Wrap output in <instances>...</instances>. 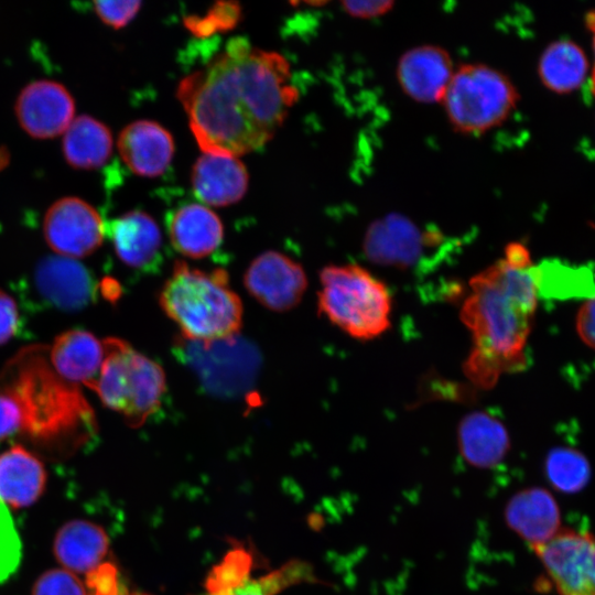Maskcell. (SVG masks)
I'll list each match as a JSON object with an SVG mask.
<instances>
[{
  "label": "cell",
  "instance_id": "obj_3",
  "mask_svg": "<svg viewBox=\"0 0 595 595\" xmlns=\"http://www.w3.org/2000/svg\"><path fill=\"white\" fill-rule=\"evenodd\" d=\"M0 392L18 407L19 433L44 456L66 458L97 433L94 410L78 386L54 370L47 346L24 347L8 360Z\"/></svg>",
  "mask_w": 595,
  "mask_h": 595
},
{
  "label": "cell",
  "instance_id": "obj_15",
  "mask_svg": "<svg viewBox=\"0 0 595 595\" xmlns=\"http://www.w3.org/2000/svg\"><path fill=\"white\" fill-rule=\"evenodd\" d=\"M425 240L412 221L392 214L370 225L363 248L369 261L404 269L420 258Z\"/></svg>",
  "mask_w": 595,
  "mask_h": 595
},
{
  "label": "cell",
  "instance_id": "obj_26",
  "mask_svg": "<svg viewBox=\"0 0 595 595\" xmlns=\"http://www.w3.org/2000/svg\"><path fill=\"white\" fill-rule=\"evenodd\" d=\"M545 472L553 487L566 494L581 491L591 477L586 457L577 450L569 447H556L549 452Z\"/></svg>",
  "mask_w": 595,
  "mask_h": 595
},
{
  "label": "cell",
  "instance_id": "obj_14",
  "mask_svg": "<svg viewBox=\"0 0 595 595\" xmlns=\"http://www.w3.org/2000/svg\"><path fill=\"white\" fill-rule=\"evenodd\" d=\"M125 164L137 175L154 177L170 165L174 140L161 125L137 120L123 128L117 141Z\"/></svg>",
  "mask_w": 595,
  "mask_h": 595
},
{
  "label": "cell",
  "instance_id": "obj_35",
  "mask_svg": "<svg viewBox=\"0 0 595 595\" xmlns=\"http://www.w3.org/2000/svg\"><path fill=\"white\" fill-rule=\"evenodd\" d=\"M20 413L14 401L0 392V442L20 432Z\"/></svg>",
  "mask_w": 595,
  "mask_h": 595
},
{
  "label": "cell",
  "instance_id": "obj_37",
  "mask_svg": "<svg viewBox=\"0 0 595 595\" xmlns=\"http://www.w3.org/2000/svg\"><path fill=\"white\" fill-rule=\"evenodd\" d=\"M576 331L584 344L595 349V298L581 306L576 315Z\"/></svg>",
  "mask_w": 595,
  "mask_h": 595
},
{
  "label": "cell",
  "instance_id": "obj_2",
  "mask_svg": "<svg viewBox=\"0 0 595 595\" xmlns=\"http://www.w3.org/2000/svg\"><path fill=\"white\" fill-rule=\"evenodd\" d=\"M469 289L459 313L473 340L464 370L476 386L490 388L526 365L539 288L532 264L504 258L475 274Z\"/></svg>",
  "mask_w": 595,
  "mask_h": 595
},
{
  "label": "cell",
  "instance_id": "obj_1",
  "mask_svg": "<svg viewBox=\"0 0 595 595\" xmlns=\"http://www.w3.org/2000/svg\"><path fill=\"white\" fill-rule=\"evenodd\" d=\"M176 96L204 153L237 158L273 137L299 91L281 54L234 37L180 82Z\"/></svg>",
  "mask_w": 595,
  "mask_h": 595
},
{
  "label": "cell",
  "instance_id": "obj_25",
  "mask_svg": "<svg viewBox=\"0 0 595 595\" xmlns=\"http://www.w3.org/2000/svg\"><path fill=\"white\" fill-rule=\"evenodd\" d=\"M588 72V61L575 43L561 40L550 44L541 54L538 73L544 86L564 94L578 88Z\"/></svg>",
  "mask_w": 595,
  "mask_h": 595
},
{
  "label": "cell",
  "instance_id": "obj_27",
  "mask_svg": "<svg viewBox=\"0 0 595 595\" xmlns=\"http://www.w3.org/2000/svg\"><path fill=\"white\" fill-rule=\"evenodd\" d=\"M253 558L242 545H235L208 574V595H231L251 578Z\"/></svg>",
  "mask_w": 595,
  "mask_h": 595
},
{
  "label": "cell",
  "instance_id": "obj_4",
  "mask_svg": "<svg viewBox=\"0 0 595 595\" xmlns=\"http://www.w3.org/2000/svg\"><path fill=\"white\" fill-rule=\"evenodd\" d=\"M159 302L187 340H224L235 337L241 327L242 304L223 269L204 271L176 262Z\"/></svg>",
  "mask_w": 595,
  "mask_h": 595
},
{
  "label": "cell",
  "instance_id": "obj_34",
  "mask_svg": "<svg viewBox=\"0 0 595 595\" xmlns=\"http://www.w3.org/2000/svg\"><path fill=\"white\" fill-rule=\"evenodd\" d=\"M19 309L14 299L0 290V345L9 342L18 332Z\"/></svg>",
  "mask_w": 595,
  "mask_h": 595
},
{
  "label": "cell",
  "instance_id": "obj_12",
  "mask_svg": "<svg viewBox=\"0 0 595 595\" xmlns=\"http://www.w3.org/2000/svg\"><path fill=\"white\" fill-rule=\"evenodd\" d=\"M454 72L447 51L437 45H419L400 57L397 78L407 96L430 104L442 101Z\"/></svg>",
  "mask_w": 595,
  "mask_h": 595
},
{
  "label": "cell",
  "instance_id": "obj_31",
  "mask_svg": "<svg viewBox=\"0 0 595 595\" xmlns=\"http://www.w3.org/2000/svg\"><path fill=\"white\" fill-rule=\"evenodd\" d=\"M31 595H87V592L75 573L52 569L37 577Z\"/></svg>",
  "mask_w": 595,
  "mask_h": 595
},
{
  "label": "cell",
  "instance_id": "obj_33",
  "mask_svg": "<svg viewBox=\"0 0 595 595\" xmlns=\"http://www.w3.org/2000/svg\"><path fill=\"white\" fill-rule=\"evenodd\" d=\"M140 1H96L94 10L98 18L113 29L126 26L138 13Z\"/></svg>",
  "mask_w": 595,
  "mask_h": 595
},
{
  "label": "cell",
  "instance_id": "obj_23",
  "mask_svg": "<svg viewBox=\"0 0 595 595\" xmlns=\"http://www.w3.org/2000/svg\"><path fill=\"white\" fill-rule=\"evenodd\" d=\"M109 547L106 531L84 519L64 523L55 534L53 551L65 570L89 573L102 563Z\"/></svg>",
  "mask_w": 595,
  "mask_h": 595
},
{
  "label": "cell",
  "instance_id": "obj_36",
  "mask_svg": "<svg viewBox=\"0 0 595 595\" xmlns=\"http://www.w3.org/2000/svg\"><path fill=\"white\" fill-rule=\"evenodd\" d=\"M392 1H343L342 6L346 13L353 18L371 19L383 15L393 7Z\"/></svg>",
  "mask_w": 595,
  "mask_h": 595
},
{
  "label": "cell",
  "instance_id": "obj_17",
  "mask_svg": "<svg viewBox=\"0 0 595 595\" xmlns=\"http://www.w3.org/2000/svg\"><path fill=\"white\" fill-rule=\"evenodd\" d=\"M118 258L128 267L150 270L160 259L162 236L155 220L142 210H130L105 226Z\"/></svg>",
  "mask_w": 595,
  "mask_h": 595
},
{
  "label": "cell",
  "instance_id": "obj_19",
  "mask_svg": "<svg viewBox=\"0 0 595 595\" xmlns=\"http://www.w3.org/2000/svg\"><path fill=\"white\" fill-rule=\"evenodd\" d=\"M48 358L64 380L89 387L100 371L104 345L88 331L69 329L55 337Z\"/></svg>",
  "mask_w": 595,
  "mask_h": 595
},
{
  "label": "cell",
  "instance_id": "obj_20",
  "mask_svg": "<svg viewBox=\"0 0 595 595\" xmlns=\"http://www.w3.org/2000/svg\"><path fill=\"white\" fill-rule=\"evenodd\" d=\"M458 450L472 466L491 468L506 457L510 437L504 423L490 413L474 411L458 424Z\"/></svg>",
  "mask_w": 595,
  "mask_h": 595
},
{
  "label": "cell",
  "instance_id": "obj_5",
  "mask_svg": "<svg viewBox=\"0 0 595 595\" xmlns=\"http://www.w3.org/2000/svg\"><path fill=\"white\" fill-rule=\"evenodd\" d=\"M320 281L318 310L339 329L368 340L389 328L391 294L366 268L356 263L326 266Z\"/></svg>",
  "mask_w": 595,
  "mask_h": 595
},
{
  "label": "cell",
  "instance_id": "obj_11",
  "mask_svg": "<svg viewBox=\"0 0 595 595\" xmlns=\"http://www.w3.org/2000/svg\"><path fill=\"white\" fill-rule=\"evenodd\" d=\"M244 282L259 303L278 312L296 306L307 286L303 268L277 251L257 257L248 267Z\"/></svg>",
  "mask_w": 595,
  "mask_h": 595
},
{
  "label": "cell",
  "instance_id": "obj_22",
  "mask_svg": "<svg viewBox=\"0 0 595 595\" xmlns=\"http://www.w3.org/2000/svg\"><path fill=\"white\" fill-rule=\"evenodd\" d=\"M46 472L41 459L22 445L0 454V499L11 508L34 504L43 494Z\"/></svg>",
  "mask_w": 595,
  "mask_h": 595
},
{
  "label": "cell",
  "instance_id": "obj_18",
  "mask_svg": "<svg viewBox=\"0 0 595 595\" xmlns=\"http://www.w3.org/2000/svg\"><path fill=\"white\" fill-rule=\"evenodd\" d=\"M246 166L236 158L203 153L194 163L191 174L196 197L210 206L237 203L248 187Z\"/></svg>",
  "mask_w": 595,
  "mask_h": 595
},
{
  "label": "cell",
  "instance_id": "obj_29",
  "mask_svg": "<svg viewBox=\"0 0 595 595\" xmlns=\"http://www.w3.org/2000/svg\"><path fill=\"white\" fill-rule=\"evenodd\" d=\"M241 17V8L235 1L216 2L204 17L192 15L185 19V26L196 36H208L215 32L235 28Z\"/></svg>",
  "mask_w": 595,
  "mask_h": 595
},
{
  "label": "cell",
  "instance_id": "obj_16",
  "mask_svg": "<svg viewBox=\"0 0 595 595\" xmlns=\"http://www.w3.org/2000/svg\"><path fill=\"white\" fill-rule=\"evenodd\" d=\"M505 520L531 548L545 543L561 530L559 506L554 497L541 487L515 494L505 507Z\"/></svg>",
  "mask_w": 595,
  "mask_h": 595
},
{
  "label": "cell",
  "instance_id": "obj_28",
  "mask_svg": "<svg viewBox=\"0 0 595 595\" xmlns=\"http://www.w3.org/2000/svg\"><path fill=\"white\" fill-rule=\"evenodd\" d=\"M307 572L304 564L291 562L263 576L250 578L231 595H277L294 583L305 580Z\"/></svg>",
  "mask_w": 595,
  "mask_h": 595
},
{
  "label": "cell",
  "instance_id": "obj_6",
  "mask_svg": "<svg viewBox=\"0 0 595 595\" xmlns=\"http://www.w3.org/2000/svg\"><path fill=\"white\" fill-rule=\"evenodd\" d=\"M102 345L100 371L88 388L130 426H140L161 404L166 388L164 371L120 338L107 337Z\"/></svg>",
  "mask_w": 595,
  "mask_h": 595
},
{
  "label": "cell",
  "instance_id": "obj_7",
  "mask_svg": "<svg viewBox=\"0 0 595 595\" xmlns=\"http://www.w3.org/2000/svg\"><path fill=\"white\" fill-rule=\"evenodd\" d=\"M518 99L516 87L504 73L470 63L455 69L441 102L456 131L476 136L502 123Z\"/></svg>",
  "mask_w": 595,
  "mask_h": 595
},
{
  "label": "cell",
  "instance_id": "obj_9",
  "mask_svg": "<svg viewBox=\"0 0 595 595\" xmlns=\"http://www.w3.org/2000/svg\"><path fill=\"white\" fill-rule=\"evenodd\" d=\"M43 234L46 244L57 256L78 259L100 247L105 224L90 204L67 196L54 202L46 210Z\"/></svg>",
  "mask_w": 595,
  "mask_h": 595
},
{
  "label": "cell",
  "instance_id": "obj_8",
  "mask_svg": "<svg viewBox=\"0 0 595 595\" xmlns=\"http://www.w3.org/2000/svg\"><path fill=\"white\" fill-rule=\"evenodd\" d=\"M559 595H595V537L561 529L532 548Z\"/></svg>",
  "mask_w": 595,
  "mask_h": 595
},
{
  "label": "cell",
  "instance_id": "obj_30",
  "mask_svg": "<svg viewBox=\"0 0 595 595\" xmlns=\"http://www.w3.org/2000/svg\"><path fill=\"white\" fill-rule=\"evenodd\" d=\"M22 544L8 506L0 499V584L15 573Z\"/></svg>",
  "mask_w": 595,
  "mask_h": 595
},
{
  "label": "cell",
  "instance_id": "obj_32",
  "mask_svg": "<svg viewBox=\"0 0 595 595\" xmlns=\"http://www.w3.org/2000/svg\"><path fill=\"white\" fill-rule=\"evenodd\" d=\"M87 587L93 595H129L115 564L102 562L87 573Z\"/></svg>",
  "mask_w": 595,
  "mask_h": 595
},
{
  "label": "cell",
  "instance_id": "obj_13",
  "mask_svg": "<svg viewBox=\"0 0 595 595\" xmlns=\"http://www.w3.org/2000/svg\"><path fill=\"white\" fill-rule=\"evenodd\" d=\"M34 282L44 301L63 311H79L94 298L93 278L76 259L43 258L35 268Z\"/></svg>",
  "mask_w": 595,
  "mask_h": 595
},
{
  "label": "cell",
  "instance_id": "obj_21",
  "mask_svg": "<svg viewBox=\"0 0 595 595\" xmlns=\"http://www.w3.org/2000/svg\"><path fill=\"white\" fill-rule=\"evenodd\" d=\"M167 227L173 247L193 259L209 256L219 247L224 236L219 217L201 204L177 208L170 216Z\"/></svg>",
  "mask_w": 595,
  "mask_h": 595
},
{
  "label": "cell",
  "instance_id": "obj_38",
  "mask_svg": "<svg viewBox=\"0 0 595 595\" xmlns=\"http://www.w3.org/2000/svg\"><path fill=\"white\" fill-rule=\"evenodd\" d=\"M592 25L594 26V41H593V45H594V57H595V15H592ZM593 83H594V89H595V67H594V72H593Z\"/></svg>",
  "mask_w": 595,
  "mask_h": 595
},
{
  "label": "cell",
  "instance_id": "obj_24",
  "mask_svg": "<svg viewBox=\"0 0 595 595\" xmlns=\"http://www.w3.org/2000/svg\"><path fill=\"white\" fill-rule=\"evenodd\" d=\"M63 134V155L72 167L97 169L111 155V131L91 116L82 115L74 118Z\"/></svg>",
  "mask_w": 595,
  "mask_h": 595
},
{
  "label": "cell",
  "instance_id": "obj_10",
  "mask_svg": "<svg viewBox=\"0 0 595 595\" xmlns=\"http://www.w3.org/2000/svg\"><path fill=\"white\" fill-rule=\"evenodd\" d=\"M14 112L21 128L35 139L55 138L66 131L75 116L68 89L51 79L29 83L19 93Z\"/></svg>",
  "mask_w": 595,
  "mask_h": 595
}]
</instances>
